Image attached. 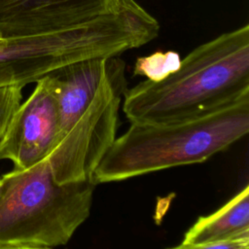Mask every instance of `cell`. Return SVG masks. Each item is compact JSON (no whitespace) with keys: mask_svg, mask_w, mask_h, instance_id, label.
Masks as SVG:
<instances>
[{"mask_svg":"<svg viewBox=\"0 0 249 249\" xmlns=\"http://www.w3.org/2000/svg\"><path fill=\"white\" fill-rule=\"evenodd\" d=\"M130 124L99 161L92 175L95 184L203 162L225 151L249 131V93L193 119Z\"/></svg>","mask_w":249,"mask_h":249,"instance_id":"3","label":"cell"},{"mask_svg":"<svg viewBox=\"0 0 249 249\" xmlns=\"http://www.w3.org/2000/svg\"><path fill=\"white\" fill-rule=\"evenodd\" d=\"M1 185H2V177H0V188H1Z\"/></svg>","mask_w":249,"mask_h":249,"instance_id":"13","label":"cell"},{"mask_svg":"<svg viewBox=\"0 0 249 249\" xmlns=\"http://www.w3.org/2000/svg\"><path fill=\"white\" fill-rule=\"evenodd\" d=\"M167 249H249V233H245L233 238L204 242V243H181Z\"/></svg>","mask_w":249,"mask_h":249,"instance_id":"11","label":"cell"},{"mask_svg":"<svg viewBox=\"0 0 249 249\" xmlns=\"http://www.w3.org/2000/svg\"><path fill=\"white\" fill-rule=\"evenodd\" d=\"M22 89L18 85L0 88V141L21 104Z\"/></svg>","mask_w":249,"mask_h":249,"instance_id":"10","label":"cell"},{"mask_svg":"<svg viewBox=\"0 0 249 249\" xmlns=\"http://www.w3.org/2000/svg\"><path fill=\"white\" fill-rule=\"evenodd\" d=\"M58 130L56 99L50 75L41 78L15 113L2 140L0 160H10L15 169H26L46 160Z\"/></svg>","mask_w":249,"mask_h":249,"instance_id":"6","label":"cell"},{"mask_svg":"<svg viewBox=\"0 0 249 249\" xmlns=\"http://www.w3.org/2000/svg\"><path fill=\"white\" fill-rule=\"evenodd\" d=\"M109 0H0V38L56 31L103 14Z\"/></svg>","mask_w":249,"mask_h":249,"instance_id":"7","label":"cell"},{"mask_svg":"<svg viewBox=\"0 0 249 249\" xmlns=\"http://www.w3.org/2000/svg\"><path fill=\"white\" fill-rule=\"evenodd\" d=\"M1 177L0 244L64 245L89 216L95 182L59 184L47 159Z\"/></svg>","mask_w":249,"mask_h":249,"instance_id":"4","label":"cell"},{"mask_svg":"<svg viewBox=\"0 0 249 249\" xmlns=\"http://www.w3.org/2000/svg\"><path fill=\"white\" fill-rule=\"evenodd\" d=\"M155 18L135 0H109L106 11L53 32L6 38L0 43V88H24L85 59L119 56L157 37Z\"/></svg>","mask_w":249,"mask_h":249,"instance_id":"2","label":"cell"},{"mask_svg":"<svg viewBox=\"0 0 249 249\" xmlns=\"http://www.w3.org/2000/svg\"><path fill=\"white\" fill-rule=\"evenodd\" d=\"M3 40H4V39H2V38H0V43H1V42H2V41H3Z\"/></svg>","mask_w":249,"mask_h":249,"instance_id":"14","label":"cell"},{"mask_svg":"<svg viewBox=\"0 0 249 249\" xmlns=\"http://www.w3.org/2000/svg\"><path fill=\"white\" fill-rule=\"evenodd\" d=\"M125 63L112 56L109 72L90 104L57 132L47 158L59 183L92 180L99 161L116 139L119 110L126 90Z\"/></svg>","mask_w":249,"mask_h":249,"instance_id":"5","label":"cell"},{"mask_svg":"<svg viewBox=\"0 0 249 249\" xmlns=\"http://www.w3.org/2000/svg\"><path fill=\"white\" fill-rule=\"evenodd\" d=\"M249 233V186L215 212L199 217L186 231L183 243L226 240Z\"/></svg>","mask_w":249,"mask_h":249,"instance_id":"8","label":"cell"},{"mask_svg":"<svg viewBox=\"0 0 249 249\" xmlns=\"http://www.w3.org/2000/svg\"><path fill=\"white\" fill-rule=\"evenodd\" d=\"M249 93V24L196 49L160 82L144 80L124 93L130 123L167 124L193 119Z\"/></svg>","mask_w":249,"mask_h":249,"instance_id":"1","label":"cell"},{"mask_svg":"<svg viewBox=\"0 0 249 249\" xmlns=\"http://www.w3.org/2000/svg\"><path fill=\"white\" fill-rule=\"evenodd\" d=\"M182 58L175 51H157L145 56L136 58L133 66V76H143L151 82H160L176 72Z\"/></svg>","mask_w":249,"mask_h":249,"instance_id":"9","label":"cell"},{"mask_svg":"<svg viewBox=\"0 0 249 249\" xmlns=\"http://www.w3.org/2000/svg\"><path fill=\"white\" fill-rule=\"evenodd\" d=\"M0 249H51V248L28 246V245H17V244H0Z\"/></svg>","mask_w":249,"mask_h":249,"instance_id":"12","label":"cell"}]
</instances>
